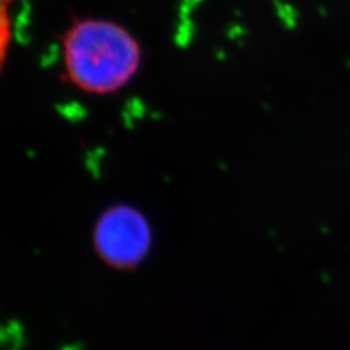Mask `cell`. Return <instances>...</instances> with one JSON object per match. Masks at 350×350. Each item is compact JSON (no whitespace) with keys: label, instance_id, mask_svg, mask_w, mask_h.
Masks as SVG:
<instances>
[{"label":"cell","instance_id":"6da1fadb","mask_svg":"<svg viewBox=\"0 0 350 350\" xmlns=\"http://www.w3.org/2000/svg\"><path fill=\"white\" fill-rule=\"evenodd\" d=\"M140 58L136 38L110 20H82L64 37L66 72L70 82L89 94L123 88L136 75Z\"/></svg>","mask_w":350,"mask_h":350},{"label":"cell","instance_id":"7a4b0ae2","mask_svg":"<svg viewBox=\"0 0 350 350\" xmlns=\"http://www.w3.org/2000/svg\"><path fill=\"white\" fill-rule=\"evenodd\" d=\"M94 242L97 253L108 266L133 269L149 253L152 232L146 217L139 210L116 206L98 219Z\"/></svg>","mask_w":350,"mask_h":350},{"label":"cell","instance_id":"3957f363","mask_svg":"<svg viewBox=\"0 0 350 350\" xmlns=\"http://www.w3.org/2000/svg\"><path fill=\"white\" fill-rule=\"evenodd\" d=\"M12 3L13 0H0V72L12 41Z\"/></svg>","mask_w":350,"mask_h":350}]
</instances>
